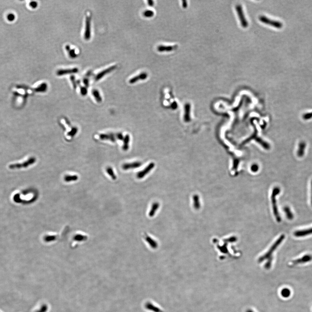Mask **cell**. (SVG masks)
<instances>
[{
	"mask_svg": "<svg viewBox=\"0 0 312 312\" xmlns=\"http://www.w3.org/2000/svg\"><path fill=\"white\" fill-rule=\"evenodd\" d=\"M36 161V158L34 157H31L28 160L26 161L23 163H16V164H11L9 165V168L11 169H20L22 168H26L29 167L30 165L34 164Z\"/></svg>",
	"mask_w": 312,
	"mask_h": 312,
	"instance_id": "3",
	"label": "cell"
},
{
	"mask_svg": "<svg viewBox=\"0 0 312 312\" xmlns=\"http://www.w3.org/2000/svg\"><path fill=\"white\" fill-rule=\"evenodd\" d=\"M79 71V69L76 68H74L69 69H60L57 71L56 74L58 76H62V75H66L76 73Z\"/></svg>",
	"mask_w": 312,
	"mask_h": 312,
	"instance_id": "9",
	"label": "cell"
},
{
	"mask_svg": "<svg viewBox=\"0 0 312 312\" xmlns=\"http://www.w3.org/2000/svg\"><path fill=\"white\" fill-rule=\"evenodd\" d=\"M190 110V104L189 103L186 104H185V107H184L185 113H184V120L185 122H189V121H190V116H189Z\"/></svg>",
	"mask_w": 312,
	"mask_h": 312,
	"instance_id": "18",
	"label": "cell"
},
{
	"mask_svg": "<svg viewBox=\"0 0 312 312\" xmlns=\"http://www.w3.org/2000/svg\"><path fill=\"white\" fill-rule=\"evenodd\" d=\"M70 79H71V82H72V83H73V86L74 88V89H75V88L77 87H76V86H77V83H76V81H75V77H74V76H71V78H70Z\"/></svg>",
	"mask_w": 312,
	"mask_h": 312,
	"instance_id": "34",
	"label": "cell"
},
{
	"mask_svg": "<svg viewBox=\"0 0 312 312\" xmlns=\"http://www.w3.org/2000/svg\"><path fill=\"white\" fill-rule=\"evenodd\" d=\"M235 9L237 11L238 16L240 20L241 24L242 27L244 28H246L248 25V22L246 19L244 14V12L242 9V7L241 5H237L235 6Z\"/></svg>",
	"mask_w": 312,
	"mask_h": 312,
	"instance_id": "4",
	"label": "cell"
},
{
	"mask_svg": "<svg viewBox=\"0 0 312 312\" xmlns=\"http://www.w3.org/2000/svg\"><path fill=\"white\" fill-rule=\"evenodd\" d=\"M290 294H291L290 290L289 289L287 288H284L281 291V295L283 297H284V298H288V297H289L290 296Z\"/></svg>",
	"mask_w": 312,
	"mask_h": 312,
	"instance_id": "27",
	"label": "cell"
},
{
	"mask_svg": "<svg viewBox=\"0 0 312 312\" xmlns=\"http://www.w3.org/2000/svg\"><path fill=\"white\" fill-rule=\"evenodd\" d=\"M147 2H148V5H150V6H153L154 5V1H149Z\"/></svg>",
	"mask_w": 312,
	"mask_h": 312,
	"instance_id": "42",
	"label": "cell"
},
{
	"mask_svg": "<svg viewBox=\"0 0 312 312\" xmlns=\"http://www.w3.org/2000/svg\"><path fill=\"white\" fill-rule=\"evenodd\" d=\"M246 312H254V311H253V310H252V309H248V310H247V311Z\"/></svg>",
	"mask_w": 312,
	"mask_h": 312,
	"instance_id": "43",
	"label": "cell"
},
{
	"mask_svg": "<svg viewBox=\"0 0 312 312\" xmlns=\"http://www.w3.org/2000/svg\"><path fill=\"white\" fill-rule=\"evenodd\" d=\"M284 238H285V236H284V235H281V236L279 238V239L275 243L274 246L272 247L271 250H270V251H269V252H268L267 254H266L265 255L263 256V257H261V258L259 260L260 262H262V261L265 260L267 259L269 260H268V263H267V264H266L265 265V267L267 269H269V268H270V267H271V262L272 260H271V255L272 254L273 252H274V251H275V249L276 248L278 247V246L281 243L282 241H283V240Z\"/></svg>",
	"mask_w": 312,
	"mask_h": 312,
	"instance_id": "1",
	"label": "cell"
},
{
	"mask_svg": "<svg viewBox=\"0 0 312 312\" xmlns=\"http://www.w3.org/2000/svg\"><path fill=\"white\" fill-rule=\"evenodd\" d=\"M7 18H8V20H10V21H13L15 19V16L12 14H9L8 15Z\"/></svg>",
	"mask_w": 312,
	"mask_h": 312,
	"instance_id": "38",
	"label": "cell"
},
{
	"mask_svg": "<svg viewBox=\"0 0 312 312\" xmlns=\"http://www.w3.org/2000/svg\"><path fill=\"white\" fill-rule=\"evenodd\" d=\"M143 14L144 17L147 18H151L154 15V13L152 10H147L144 12Z\"/></svg>",
	"mask_w": 312,
	"mask_h": 312,
	"instance_id": "31",
	"label": "cell"
},
{
	"mask_svg": "<svg viewBox=\"0 0 312 312\" xmlns=\"http://www.w3.org/2000/svg\"><path fill=\"white\" fill-rule=\"evenodd\" d=\"M177 106H178V105H177V104L175 102L172 103V105H171V108H172L173 109L175 110L176 109H177Z\"/></svg>",
	"mask_w": 312,
	"mask_h": 312,
	"instance_id": "39",
	"label": "cell"
},
{
	"mask_svg": "<svg viewBox=\"0 0 312 312\" xmlns=\"http://www.w3.org/2000/svg\"><path fill=\"white\" fill-rule=\"evenodd\" d=\"M259 19L262 23L274 26L277 28L279 29V28H282L283 26V24L281 22L277 21V20L270 19L266 16H263V15L259 16Z\"/></svg>",
	"mask_w": 312,
	"mask_h": 312,
	"instance_id": "2",
	"label": "cell"
},
{
	"mask_svg": "<svg viewBox=\"0 0 312 312\" xmlns=\"http://www.w3.org/2000/svg\"><path fill=\"white\" fill-rule=\"evenodd\" d=\"M91 17L87 16L85 19V30L84 33V38L85 40H89L91 36Z\"/></svg>",
	"mask_w": 312,
	"mask_h": 312,
	"instance_id": "6",
	"label": "cell"
},
{
	"mask_svg": "<svg viewBox=\"0 0 312 312\" xmlns=\"http://www.w3.org/2000/svg\"><path fill=\"white\" fill-rule=\"evenodd\" d=\"M312 234V228L307 229L298 230L295 231L294 235L296 237H302Z\"/></svg>",
	"mask_w": 312,
	"mask_h": 312,
	"instance_id": "10",
	"label": "cell"
},
{
	"mask_svg": "<svg viewBox=\"0 0 312 312\" xmlns=\"http://www.w3.org/2000/svg\"><path fill=\"white\" fill-rule=\"evenodd\" d=\"M147 76H148V74H147V73L143 72V73L140 74L139 75H138L133 77L132 78H131V79L129 80V83L131 84H134L138 82L139 80H144L147 78Z\"/></svg>",
	"mask_w": 312,
	"mask_h": 312,
	"instance_id": "12",
	"label": "cell"
},
{
	"mask_svg": "<svg viewBox=\"0 0 312 312\" xmlns=\"http://www.w3.org/2000/svg\"><path fill=\"white\" fill-rule=\"evenodd\" d=\"M99 138L102 140H109L114 142L116 141V136L112 133L102 134L99 135Z\"/></svg>",
	"mask_w": 312,
	"mask_h": 312,
	"instance_id": "13",
	"label": "cell"
},
{
	"mask_svg": "<svg viewBox=\"0 0 312 312\" xmlns=\"http://www.w3.org/2000/svg\"><path fill=\"white\" fill-rule=\"evenodd\" d=\"M116 138L118 139L119 140H123L124 138L123 137V134L121 133H119L117 134H116Z\"/></svg>",
	"mask_w": 312,
	"mask_h": 312,
	"instance_id": "35",
	"label": "cell"
},
{
	"mask_svg": "<svg viewBox=\"0 0 312 312\" xmlns=\"http://www.w3.org/2000/svg\"><path fill=\"white\" fill-rule=\"evenodd\" d=\"M47 85L46 83H43L36 88L34 91L36 92H44L47 91Z\"/></svg>",
	"mask_w": 312,
	"mask_h": 312,
	"instance_id": "21",
	"label": "cell"
},
{
	"mask_svg": "<svg viewBox=\"0 0 312 312\" xmlns=\"http://www.w3.org/2000/svg\"><path fill=\"white\" fill-rule=\"evenodd\" d=\"M145 306L146 309L153 312H164L161 309L150 302L147 303Z\"/></svg>",
	"mask_w": 312,
	"mask_h": 312,
	"instance_id": "17",
	"label": "cell"
},
{
	"mask_svg": "<svg viewBox=\"0 0 312 312\" xmlns=\"http://www.w3.org/2000/svg\"><path fill=\"white\" fill-rule=\"evenodd\" d=\"M145 239L147 241V243L149 244V245H150V246L152 248H153V249L157 248V247H158V244H157V242H156L153 239L151 238L150 236H148V235H146V236H145Z\"/></svg>",
	"mask_w": 312,
	"mask_h": 312,
	"instance_id": "19",
	"label": "cell"
},
{
	"mask_svg": "<svg viewBox=\"0 0 312 312\" xmlns=\"http://www.w3.org/2000/svg\"><path fill=\"white\" fill-rule=\"evenodd\" d=\"M284 211L285 212V214L286 215V216H287L288 219H289V220H292L294 218V216L293 213H292V211H291L289 207L288 206H286L284 208Z\"/></svg>",
	"mask_w": 312,
	"mask_h": 312,
	"instance_id": "24",
	"label": "cell"
},
{
	"mask_svg": "<svg viewBox=\"0 0 312 312\" xmlns=\"http://www.w3.org/2000/svg\"><path fill=\"white\" fill-rule=\"evenodd\" d=\"M106 172L108 173V174L112 178V179L115 180L116 179V176L115 175L112 168H110V167L107 168L106 169Z\"/></svg>",
	"mask_w": 312,
	"mask_h": 312,
	"instance_id": "29",
	"label": "cell"
},
{
	"mask_svg": "<svg viewBox=\"0 0 312 312\" xmlns=\"http://www.w3.org/2000/svg\"><path fill=\"white\" fill-rule=\"evenodd\" d=\"M83 83L84 84L86 87H88L89 85V80L88 78H85L83 79Z\"/></svg>",
	"mask_w": 312,
	"mask_h": 312,
	"instance_id": "37",
	"label": "cell"
},
{
	"mask_svg": "<svg viewBox=\"0 0 312 312\" xmlns=\"http://www.w3.org/2000/svg\"><path fill=\"white\" fill-rule=\"evenodd\" d=\"M87 92H88V91L86 87H82L80 88V93L82 96H86L87 94Z\"/></svg>",
	"mask_w": 312,
	"mask_h": 312,
	"instance_id": "33",
	"label": "cell"
},
{
	"mask_svg": "<svg viewBox=\"0 0 312 312\" xmlns=\"http://www.w3.org/2000/svg\"><path fill=\"white\" fill-rule=\"evenodd\" d=\"M307 147V144L304 141H300L298 145L297 155L299 157H302L305 154V150Z\"/></svg>",
	"mask_w": 312,
	"mask_h": 312,
	"instance_id": "11",
	"label": "cell"
},
{
	"mask_svg": "<svg viewBox=\"0 0 312 312\" xmlns=\"http://www.w3.org/2000/svg\"><path fill=\"white\" fill-rule=\"evenodd\" d=\"M30 5L32 8H36L38 4L36 1H32L30 3Z\"/></svg>",
	"mask_w": 312,
	"mask_h": 312,
	"instance_id": "36",
	"label": "cell"
},
{
	"mask_svg": "<svg viewBox=\"0 0 312 312\" xmlns=\"http://www.w3.org/2000/svg\"><path fill=\"white\" fill-rule=\"evenodd\" d=\"M312 260V256L307 254V255H304L302 258L293 261V264L296 265V264H300V263H306V262L311 261Z\"/></svg>",
	"mask_w": 312,
	"mask_h": 312,
	"instance_id": "15",
	"label": "cell"
},
{
	"mask_svg": "<svg viewBox=\"0 0 312 312\" xmlns=\"http://www.w3.org/2000/svg\"><path fill=\"white\" fill-rule=\"evenodd\" d=\"M141 165V163L138 162L131 163H125L122 166V168L124 170L131 169L137 168H139Z\"/></svg>",
	"mask_w": 312,
	"mask_h": 312,
	"instance_id": "14",
	"label": "cell"
},
{
	"mask_svg": "<svg viewBox=\"0 0 312 312\" xmlns=\"http://www.w3.org/2000/svg\"><path fill=\"white\" fill-rule=\"evenodd\" d=\"M311 203L312 206V180L311 182Z\"/></svg>",
	"mask_w": 312,
	"mask_h": 312,
	"instance_id": "41",
	"label": "cell"
},
{
	"mask_svg": "<svg viewBox=\"0 0 312 312\" xmlns=\"http://www.w3.org/2000/svg\"><path fill=\"white\" fill-rule=\"evenodd\" d=\"M78 128L76 127H73L71 129V130L68 133V136L69 137H74L78 132Z\"/></svg>",
	"mask_w": 312,
	"mask_h": 312,
	"instance_id": "30",
	"label": "cell"
},
{
	"mask_svg": "<svg viewBox=\"0 0 312 312\" xmlns=\"http://www.w3.org/2000/svg\"><path fill=\"white\" fill-rule=\"evenodd\" d=\"M78 179V177L76 175H67L65 176L64 180L66 182L73 181H76Z\"/></svg>",
	"mask_w": 312,
	"mask_h": 312,
	"instance_id": "28",
	"label": "cell"
},
{
	"mask_svg": "<svg viewBox=\"0 0 312 312\" xmlns=\"http://www.w3.org/2000/svg\"><path fill=\"white\" fill-rule=\"evenodd\" d=\"M182 6L184 8H186L187 7V1H182Z\"/></svg>",
	"mask_w": 312,
	"mask_h": 312,
	"instance_id": "40",
	"label": "cell"
},
{
	"mask_svg": "<svg viewBox=\"0 0 312 312\" xmlns=\"http://www.w3.org/2000/svg\"><path fill=\"white\" fill-rule=\"evenodd\" d=\"M177 48V46H159L157 47V50L159 52H170L173 51L174 50L176 49Z\"/></svg>",
	"mask_w": 312,
	"mask_h": 312,
	"instance_id": "16",
	"label": "cell"
},
{
	"mask_svg": "<svg viewBox=\"0 0 312 312\" xmlns=\"http://www.w3.org/2000/svg\"><path fill=\"white\" fill-rule=\"evenodd\" d=\"M193 200L194 207L195 209L198 210L200 207V203H199V198L197 195H195L193 197Z\"/></svg>",
	"mask_w": 312,
	"mask_h": 312,
	"instance_id": "26",
	"label": "cell"
},
{
	"mask_svg": "<svg viewBox=\"0 0 312 312\" xmlns=\"http://www.w3.org/2000/svg\"><path fill=\"white\" fill-rule=\"evenodd\" d=\"M279 192H280V189L278 188H277L273 191L272 195L274 213H275V216L276 218V219H277V221H278V222L281 221V218L280 215H279V212H278L277 205H276L275 196H276L279 193Z\"/></svg>",
	"mask_w": 312,
	"mask_h": 312,
	"instance_id": "5",
	"label": "cell"
},
{
	"mask_svg": "<svg viewBox=\"0 0 312 312\" xmlns=\"http://www.w3.org/2000/svg\"><path fill=\"white\" fill-rule=\"evenodd\" d=\"M155 164L153 163H151L146 168H145L143 170L138 172L137 174V178L138 179H142L151 170L154 168Z\"/></svg>",
	"mask_w": 312,
	"mask_h": 312,
	"instance_id": "8",
	"label": "cell"
},
{
	"mask_svg": "<svg viewBox=\"0 0 312 312\" xmlns=\"http://www.w3.org/2000/svg\"><path fill=\"white\" fill-rule=\"evenodd\" d=\"M160 204L158 203H154L153 204L151 207V210L149 213V216L150 217H153L154 216L157 210L159 209Z\"/></svg>",
	"mask_w": 312,
	"mask_h": 312,
	"instance_id": "20",
	"label": "cell"
},
{
	"mask_svg": "<svg viewBox=\"0 0 312 312\" xmlns=\"http://www.w3.org/2000/svg\"><path fill=\"white\" fill-rule=\"evenodd\" d=\"M117 66L116 65H114V66H111L109 67L108 68L104 70H102V71L100 72V73H98V74H97L95 77V80L96 81H99L100 79H102V78H103L105 75H106L108 74L109 73L111 72H112L114 71V70L116 69Z\"/></svg>",
	"mask_w": 312,
	"mask_h": 312,
	"instance_id": "7",
	"label": "cell"
},
{
	"mask_svg": "<svg viewBox=\"0 0 312 312\" xmlns=\"http://www.w3.org/2000/svg\"><path fill=\"white\" fill-rule=\"evenodd\" d=\"M130 138L129 135H126L123 139L124 143H123V149L124 151H126L129 148V143H130Z\"/></svg>",
	"mask_w": 312,
	"mask_h": 312,
	"instance_id": "22",
	"label": "cell"
},
{
	"mask_svg": "<svg viewBox=\"0 0 312 312\" xmlns=\"http://www.w3.org/2000/svg\"><path fill=\"white\" fill-rule=\"evenodd\" d=\"M92 94L97 102L101 103L102 102V97L100 95V92L98 90H93L92 92Z\"/></svg>",
	"mask_w": 312,
	"mask_h": 312,
	"instance_id": "23",
	"label": "cell"
},
{
	"mask_svg": "<svg viewBox=\"0 0 312 312\" xmlns=\"http://www.w3.org/2000/svg\"><path fill=\"white\" fill-rule=\"evenodd\" d=\"M303 119L304 120H309L312 119V112L305 113L303 115Z\"/></svg>",
	"mask_w": 312,
	"mask_h": 312,
	"instance_id": "32",
	"label": "cell"
},
{
	"mask_svg": "<svg viewBox=\"0 0 312 312\" xmlns=\"http://www.w3.org/2000/svg\"><path fill=\"white\" fill-rule=\"evenodd\" d=\"M66 50L69 56L71 58H75L77 57V55L76 52H75V50L74 49H71L70 46H68V45L66 46Z\"/></svg>",
	"mask_w": 312,
	"mask_h": 312,
	"instance_id": "25",
	"label": "cell"
}]
</instances>
